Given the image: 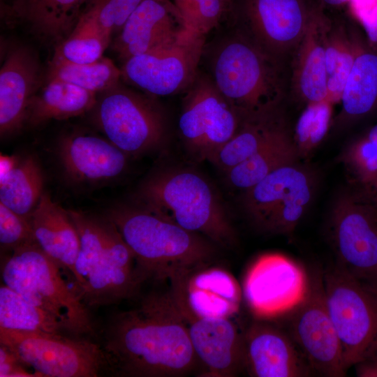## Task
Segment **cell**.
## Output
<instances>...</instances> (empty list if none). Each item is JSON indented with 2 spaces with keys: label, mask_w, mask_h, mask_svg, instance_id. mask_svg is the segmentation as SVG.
<instances>
[{
  "label": "cell",
  "mask_w": 377,
  "mask_h": 377,
  "mask_svg": "<svg viewBox=\"0 0 377 377\" xmlns=\"http://www.w3.org/2000/svg\"><path fill=\"white\" fill-rule=\"evenodd\" d=\"M108 367L119 376L182 377L196 369L186 323L170 291L115 313L104 332Z\"/></svg>",
  "instance_id": "1"
},
{
  "label": "cell",
  "mask_w": 377,
  "mask_h": 377,
  "mask_svg": "<svg viewBox=\"0 0 377 377\" xmlns=\"http://www.w3.org/2000/svg\"><path fill=\"white\" fill-rule=\"evenodd\" d=\"M204 52L208 75L244 120L281 111L289 94L288 67L234 27Z\"/></svg>",
  "instance_id": "2"
},
{
  "label": "cell",
  "mask_w": 377,
  "mask_h": 377,
  "mask_svg": "<svg viewBox=\"0 0 377 377\" xmlns=\"http://www.w3.org/2000/svg\"><path fill=\"white\" fill-rule=\"evenodd\" d=\"M106 217L114 223L133 252L143 281H169L215 257L216 248L205 237L188 231L145 207L118 205Z\"/></svg>",
  "instance_id": "3"
},
{
  "label": "cell",
  "mask_w": 377,
  "mask_h": 377,
  "mask_svg": "<svg viewBox=\"0 0 377 377\" xmlns=\"http://www.w3.org/2000/svg\"><path fill=\"white\" fill-rule=\"evenodd\" d=\"M80 237L73 278L76 293L89 306L131 297L144 283L134 255L108 218L68 210Z\"/></svg>",
  "instance_id": "4"
},
{
  "label": "cell",
  "mask_w": 377,
  "mask_h": 377,
  "mask_svg": "<svg viewBox=\"0 0 377 377\" xmlns=\"http://www.w3.org/2000/svg\"><path fill=\"white\" fill-rule=\"evenodd\" d=\"M143 206L182 228L229 248L236 232L210 182L189 169L169 168L154 173L138 193Z\"/></svg>",
  "instance_id": "5"
},
{
  "label": "cell",
  "mask_w": 377,
  "mask_h": 377,
  "mask_svg": "<svg viewBox=\"0 0 377 377\" xmlns=\"http://www.w3.org/2000/svg\"><path fill=\"white\" fill-rule=\"evenodd\" d=\"M59 265L36 244L18 247L3 261L1 278L31 304L55 316L66 330L77 334L94 332L88 306L71 290Z\"/></svg>",
  "instance_id": "6"
},
{
  "label": "cell",
  "mask_w": 377,
  "mask_h": 377,
  "mask_svg": "<svg viewBox=\"0 0 377 377\" xmlns=\"http://www.w3.org/2000/svg\"><path fill=\"white\" fill-rule=\"evenodd\" d=\"M323 279L346 371L362 362H377V286L339 263L323 272Z\"/></svg>",
  "instance_id": "7"
},
{
  "label": "cell",
  "mask_w": 377,
  "mask_h": 377,
  "mask_svg": "<svg viewBox=\"0 0 377 377\" xmlns=\"http://www.w3.org/2000/svg\"><path fill=\"white\" fill-rule=\"evenodd\" d=\"M233 26L288 67L307 29L325 11L316 0H235Z\"/></svg>",
  "instance_id": "8"
},
{
  "label": "cell",
  "mask_w": 377,
  "mask_h": 377,
  "mask_svg": "<svg viewBox=\"0 0 377 377\" xmlns=\"http://www.w3.org/2000/svg\"><path fill=\"white\" fill-rule=\"evenodd\" d=\"M151 96L135 91L120 82L102 92L91 110L98 128L128 155L154 150L165 139V114Z\"/></svg>",
  "instance_id": "9"
},
{
  "label": "cell",
  "mask_w": 377,
  "mask_h": 377,
  "mask_svg": "<svg viewBox=\"0 0 377 377\" xmlns=\"http://www.w3.org/2000/svg\"><path fill=\"white\" fill-rule=\"evenodd\" d=\"M0 343L38 376L95 377L108 367L102 347L60 333L0 329Z\"/></svg>",
  "instance_id": "10"
},
{
  "label": "cell",
  "mask_w": 377,
  "mask_h": 377,
  "mask_svg": "<svg viewBox=\"0 0 377 377\" xmlns=\"http://www.w3.org/2000/svg\"><path fill=\"white\" fill-rule=\"evenodd\" d=\"M179 130L197 159L210 158L238 131L244 119L219 91L207 72L199 71L184 91Z\"/></svg>",
  "instance_id": "11"
},
{
  "label": "cell",
  "mask_w": 377,
  "mask_h": 377,
  "mask_svg": "<svg viewBox=\"0 0 377 377\" xmlns=\"http://www.w3.org/2000/svg\"><path fill=\"white\" fill-rule=\"evenodd\" d=\"M309 274L279 253L258 257L244 275L242 297L256 320L272 321L293 311L306 298Z\"/></svg>",
  "instance_id": "12"
},
{
  "label": "cell",
  "mask_w": 377,
  "mask_h": 377,
  "mask_svg": "<svg viewBox=\"0 0 377 377\" xmlns=\"http://www.w3.org/2000/svg\"><path fill=\"white\" fill-rule=\"evenodd\" d=\"M311 175L295 163L282 166L244 191V208L265 230L288 235L304 216L313 195Z\"/></svg>",
  "instance_id": "13"
},
{
  "label": "cell",
  "mask_w": 377,
  "mask_h": 377,
  "mask_svg": "<svg viewBox=\"0 0 377 377\" xmlns=\"http://www.w3.org/2000/svg\"><path fill=\"white\" fill-rule=\"evenodd\" d=\"M304 300L286 318L287 330L314 374L341 377L346 374L341 345L329 314L323 272L309 274Z\"/></svg>",
  "instance_id": "14"
},
{
  "label": "cell",
  "mask_w": 377,
  "mask_h": 377,
  "mask_svg": "<svg viewBox=\"0 0 377 377\" xmlns=\"http://www.w3.org/2000/svg\"><path fill=\"white\" fill-rule=\"evenodd\" d=\"M205 36L191 33L177 43L124 61L121 77L151 96L184 92L199 71Z\"/></svg>",
  "instance_id": "15"
},
{
  "label": "cell",
  "mask_w": 377,
  "mask_h": 377,
  "mask_svg": "<svg viewBox=\"0 0 377 377\" xmlns=\"http://www.w3.org/2000/svg\"><path fill=\"white\" fill-rule=\"evenodd\" d=\"M338 263L359 279L377 286V210L350 195L341 197L332 214Z\"/></svg>",
  "instance_id": "16"
},
{
  "label": "cell",
  "mask_w": 377,
  "mask_h": 377,
  "mask_svg": "<svg viewBox=\"0 0 377 377\" xmlns=\"http://www.w3.org/2000/svg\"><path fill=\"white\" fill-rule=\"evenodd\" d=\"M211 263L170 280V295L185 321L202 318H229L242 302V291L235 277Z\"/></svg>",
  "instance_id": "17"
},
{
  "label": "cell",
  "mask_w": 377,
  "mask_h": 377,
  "mask_svg": "<svg viewBox=\"0 0 377 377\" xmlns=\"http://www.w3.org/2000/svg\"><path fill=\"white\" fill-rule=\"evenodd\" d=\"M242 364L253 377L314 374L288 333L267 320L256 319L242 333Z\"/></svg>",
  "instance_id": "18"
},
{
  "label": "cell",
  "mask_w": 377,
  "mask_h": 377,
  "mask_svg": "<svg viewBox=\"0 0 377 377\" xmlns=\"http://www.w3.org/2000/svg\"><path fill=\"white\" fill-rule=\"evenodd\" d=\"M119 32L113 48L124 61L173 45L193 33L170 0H142Z\"/></svg>",
  "instance_id": "19"
},
{
  "label": "cell",
  "mask_w": 377,
  "mask_h": 377,
  "mask_svg": "<svg viewBox=\"0 0 377 377\" xmlns=\"http://www.w3.org/2000/svg\"><path fill=\"white\" fill-rule=\"evenodd\" d=\"M41 75L38 59L30 48L17 46L8 52L0 70L1 138L25 124L27 110L40 87Z\"/></svg>",
  "instance_id": "20"
},
{
  "label": "cell",
  "mask_w": 377,
  "mask_h": 377,
  "mask_svg": "<svg viewBox=\"0 0 377 377\" xmlns=\"http://www.w3.org/2000/svg\"><path fill=\"white\" fill-rule=\"evenodd\" d=\"M202 376L232 377L243 369L242 334L229 318L186 321Z\"/></svg>",
  "instance_id": "21"
},
{
  "label": "cell",
  "mask_w": 377,
  "mask_h": 377,
  "mask_svg": "<svg viewBox=\"0 0 377 377\" xmlns=\"http://www.w3.org/2000/svg\"><path fill=\"white\" fill-rule=\"evenodd\" d=\"M59 157L66 173L78 182H98L120 175L128 154L108 139L87 133H73L62 138Z\"/></svg>",
  "instance_id": "22"
},
{
  "label": "cell",
  "mask_w": 377,
  "mask_h": 377,
  "mask_svg": "<svg viewBox=\"0 0 377 377\" xmlns=\"http://www.w3.org/2000/svg\"><path fill=\"white\" fill-rule=\"evenodd\" d=\"M328 15L325 11L311 23L290 63L289 94L304 105L327 100L323 29Z\"/></svg>",
  "instance_id": "23"
},
{
  "label": "cell",
  "mask_w": 377,
  "mask_h": 377,
  "mask_svg": "<svg viewBox=\"0 0 377 377\" xmlns=\"http://www.w3.org/2000/svg\"><path fill=\"white\" fill-rule=\"evenodd\" d=\"M29 221L36 244L60 268L73 276L80 237L68 211L43 193Z\"/></svg>",
  "instance_id": "24"
},
{
  "label": "cell",
  "mask_w": 377,
  "mask_h": 377,
  "mask_svg": "<svg viewBox=\"0 0 377 377\" xmlns=\"http://www.w3.org/2000/svg\"><path fill=\"white\" fill-rule=\"evenodd\" d=\"M44 179L32 155L1 156L0 202L29 219L43 193Z\"/></svg>",
  "instance_id": "25"
},
{
  "label": "cell",
  "mask_w": 377,
  "mask_h": 377,
  "mask_svg": "<svg viewBox=\"0 0 377 377\" xmlns=\"http://www.w3.org/2000/svg\"><path fill=\"white\" fill-rule=\"evenodd\" d=\"M340 102L339 125L356 121L377 108V52L362 38Z\"/></svg>",
  "instance_id": "26"
},
{
  "label": "cell",
  "mask_w": 377,
  "mask_h": 377,
  "mask_svg": "<svg viewBox=\"0 0 377 377\" xmlns=\"http://www.w3.org/2000/svg\"><path fill=\"white\" fill-rule=\"evenodd\" d=\"M90 0H20L15 15L33 34L47 43L58 44L72 31Z\"/></svg>",
  "instance_id": "27"
},
{
  "label": "cell",
  "mask_w": 377,
  "mask_h": 377,
  "mask_svg": "<svg viewBox=\"0 0 377 377\" xmlns=\"http://www.w3.org/2000/svg\"><path fill=\"white\" fill-rule=\"evenodd\" d=\"M96 94L59 80H47L31 98L25 123L36 126L52 119L61 120L91 110Z\"/></svg>",
  "instance_id": "28"
},
{
  "label": "cell",
  "mask_w": 377,
  "mask_h": 377,
  "mask_svg": "<svg viewBox=\"0 0 377 377\" xmlns=\"http://www.w3.org/2000/svg\"><path fill=\"white\" fill-rule=\"evenodd\" d=\"M351 25L344 18L329 15L324 25L327 100L333 104L340 101L362 38Z\"/></svg>",
  "instance_id": "29"
},
{
  "label": "cell",
  "mask_w": 377,
  "mask_h": 377,
  "mask_svg": "<svg viewBox=\"0 0 377 377\" xmlns=\"http://www.w3.org/2000/svg\"><path fill=\"white\" fill-rule=\"evenodd\" d=\"M297 156L285 124L254 154L225 173L232 186L244 191L276 169L295 163Z\"/></svg>",
  "instance_id": "30"
},
{
  "label": "cell",
  "mask_w": 377,
  "mask_h": 377,
  "mask_svg": "<svg viewBox=\"0 0 377 377\" xmlns=\"http://www.w3.org/2000/svg\"><path fill=\"white\" fill-rule=\"evenodd\" d=\"M285 124L281 112L244 120L209 161L226 172L254 154Z\"/></svg>",
  "instance_id": "31"
},
{
  "label": "cell",
  "mask_w": 377,
  "mask_h": 377,
  "mask_svg": "<svg viewBox=\"0 0 377 377\" xmlns=\"http://www.w3.org/2000/svg\"><path fill=\"white\" fill-rule=\"evenodd\" d=\"M110 38L87 6L70 34L56 45L53 59L75 64H89L103 57Z\"/></svg>",
  "instance_id": "32"
},
{
  "label": "cell",
  "mask_w": 377,
  "mask_h": 377,
  "mask_svg": "<svg viewBox=\"0 0 377 377\" xmlns=\"http://www.w3.org/2000/svg\"><path fill=\"white\" fill-rule=\"evenodd\" d=\"M0 329L50 333L66 330L55 316L4 284L0 288Z\"/></svg>",
  "instance_id": "33"
},
{
  "label": "cell",
  "mask_w": 377,
  "mask_h": 377,
  "mask_svg": "<svg viewBox=\"0 0 377 377\" xmlns=\"http://www.w3.org/2000/svg\"><path fill=\"white\" fill-rule=\"evenodd\" d=\"M121 69L106 57L89 64H75L52 59L47 80H59L97 94L113 88L120 83Z\"/></svg>",
  "instance_id": "34"
},
{
  "label": "cell",
  "mask_w": 377,
  "mask_h": 377,
  "mask_svg": "<svg viewBox=\"0 0 377 377\" xmlns=\"http://www.w3.org/2000/svg\"><path fill=\"white\" fill-rule=\"evenodd\" d=\"M333 103L328 100L304 105L293 138L298 156H306L323 140L332 121Z\"/></svg>",
  "instance_id": "35"
},
{
  "label": "cell",
  "mask_w": 377,
  "mask_h": 377,
  "mask_svg": "<svg viewBox=\"0 0 377 377\" xmlns=\"http://www.w3.org/2000/svg\"><path fill=\"white\" fill-rule=\"evenodd\" d=\"M343 161L362 184L373 181L377 175V124L348 147Z\"/></svg>",
  "instance_id": "36"
},
{
  "label": "cell",
  "mask_w": 377,
  "mask_h": 377,
  "mask_svg": "<svg viewBox=\"0 0 377 377\" xmlns=\"http://www.w3.org/2000/svg\"><path fill=\"white\" fill-rule=\"evenodd\" d=\"M188 29L205 36L229 12L225 0H174Z\"/></svg>",
  "instance_id": "37"
},
{
  "label": "cell",
  "mask_w": 377,
  "mask_h": 377,
  "mask_svg": "<svg viewBox=\"0 0 377 377\" xmlns=\"http://www.w3.org/2000/svg\"><path fill=\"white\" fill-rule=\"evenodd\" d=\"M33 243L36 242L29 219L0 202L1 250L12 251Z\"/></svg>",
  "instance_id": "38"
},
{
  "label": "cell",
  "mask_w": 377,
  "mask_h": 377,
  "mask_svg": "<svg viewBox=\"0 0 377 377\" xmlns=\"http://www.w3.org/2000/svg\"><path fill=\"white\" fill-rule=\"evenodd\" d=\"M351 15L362 25L369 42L377 45V0H350Z\"/></svg>",
  "instance_id": "39"
},
{
  "label": "cell",
  "mask_w": 377,
  "mask_h": 377,
  "mask_svg": "<svg viewBox=\"0 0 377 377\" xmlns=\"http://www.w3.org/2000/svg\"><path fill=\"white\" fill-rule=\"evenodd\" d=\"M15 354L6 346L0 343V377L37 376L24 368Z\"/></svg>",
  "instance_id": "40"
},
{
  "label": "cell",
  "mask_w": 377,
  "mask_h": 377,
  "mask_svg": "<svg viewBox=\"0 0 377 377\" xmlns=\"http://www.w3.org/2000/svg\"><path fill=\"white\" fill-rule=\"evenodd\" d=\"M117 17L115 31H119L128 16L142 0H100Z\"/></svg>",
  "instance_id": "41"
},
{
  "label": "cell",
  "mask_w": 377,
  "mask_h": 377,
  "mask_svg": "<svg viewBox=\"0 0 377 377\" xmlns=\"http://www.w3.org/2000/svg\"><path fill=\"white\" fill-rule=\"evenodd\" d=\"M356 374L362 377H377V362H364L355 366Z\"/></svg>",
  "instance_id": "42"
},
{
  "label": "cell",
  "mask_w": 377,
  "mask_h": 377,
  "mask_svg": "<svg viewBox=\"0 0 377 377\" xmlns=\"http://www.w3.org/2000/svg\"><path fill=\"white\" fill-rule=\"evenodd\" d=\"M324 9H336L348 3L350 0H316Z\"/></svg>",
  "instance_id": "43"
},
{
  "label": "cell",
  "mask_w": 377,
  "mask_h": 377,
  "mask_svg": "<svg viewBox=\"0 0 377 377\" xmlns=\"http://www.w3.org/2000/svg\"><path fill=\"white\" fill-rule=\"evenodd\" d=\"M367 186L369 188H371V191L374 194V196L377 200V175Z\"/></svg>",
  "instance_id": "44"
},
{
  "label": "cell",
  "mask_w": 377,
  "mask_h": 377,
  "mask_svg": "<svg viewBox=\"0 0 377 377\" xmlns=\"http://www.w3.org/2000/svg\"><path fill=\"white\" fill-rule=\"evenodd\" d=\"M235 0H225L228 8H229V11H230V9H231V7H232V3Z\"/></svg>",
  "instance_id": "45"
}]
</instances>
